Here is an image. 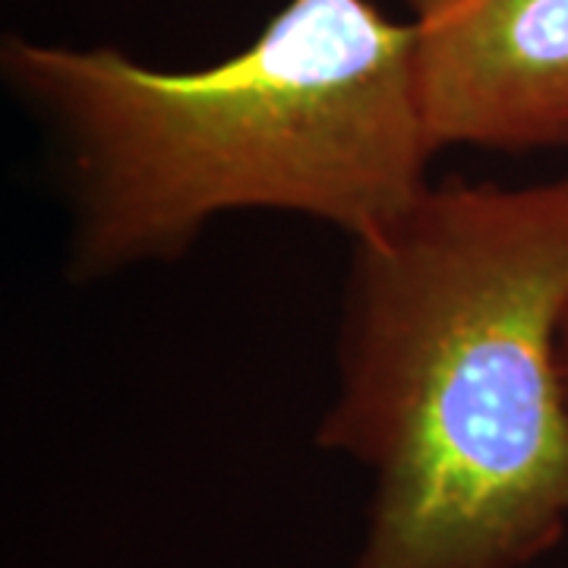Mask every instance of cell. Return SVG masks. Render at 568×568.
<instances>
[{
	"label": "cell",
	"instance_id": "277c9868",
	"mask_svg": "<svg viewBox=\"0 0 568 568\" xmlns=\"http://www.w3.org/2000/svg\"><path fill=\"white\" fill-rule=\"evenodd\" d=\"M559 373H562V395H566L568 410V306L562 316V328H559Z\"/></svg>",
	"mask_w": 568,
	"mask_h": 568
},
{
	"label": "cell",
	"instance_id": "7a4b0ae2",
	"mask_svg": "<svg viewBox=\"0 0 568 568\" xmlns=\"http://www.w3.org/2000/svg\"><path fill=\"white\" fill-rule=\"evenodd\" d=\"M0 73L61 149L73 282L174 263L231 212L357 241L433 183L414 32L373 0H287L196 70L7 36Z\"/></svg>",
	"mask_w": 568,
	"mask_h": 568
},
{
	"label": "cell",
	"instance_id": "3957f363",
	"mask_svg": "<svg viewBox=\"0 0 568 568\" xmlns=\"http://www.w3.org/2000/svg\"><path fill=\"white\" fill-rule=\"evenodd\" d=\"M436 149H568V0H402Z\"/></svg>",
	"mask_w": 568,
	"mask_h": 568
},
{
	"label": "cell",
	"instance_id": "6da1fadb",
	"mask_svg": "<svg viewBox=\"0 0 568 568\" xmlns=\"http://www.w3.org/2000/svg\"><path fill=\"white\" fill-rule=\"evenodd\" d=\"M351 244L316 433L373 474L351 568H528L568 530V174L429 183Z\"/></svg>",
	"mask_w": 568,
	"mask_h": 568
}]
</instances>
